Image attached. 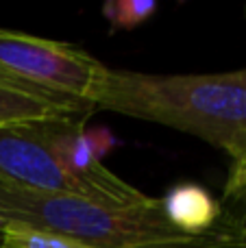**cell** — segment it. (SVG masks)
<instances>
[{"instance_id": "1", "label": "cell", "mask_w": 246, "mask_h": 248, "mask_svg": "<svg viewBox=\"0 0 246 248\" xmlns=\"http://www.w3.org/2000/svg\"><path fill=\"white\" fill-rule=\"evenodd\" d=\"M94 109L157 122L246 163V68L218 74H146L105 70Z\"/></svg>"}, {"instance_id": "2", "label": "cell", "mask_w": 246, "mask_h": 248, "mask_svg": "<svg viewBox=\"0 0 246 248\" xmlns=\"http://www.w3.org/2000/svg\"><path fill=\"white\" fill-rule=\"evenodd\" d=\"M20 222L74 237L92 248H246V214L227 211L203 235L181 233L161 198L107 207L77 196L39 194L0 181V227Z\"/></svg>"}, {"instance_id": "3", "label": "cell", "mask_w": 246, "mask_h": 248, "mask_svg": "<svg viewBox=\"0 0 246 248\" xmlns=\"http://www.w3.org/2000/svg\"><path fill=\"white\" fill-rule=\"evenodd\" d=\"M105 70L107 65L74 44L0 29V74L35 90L94 107Z\"/></svg>"}, {"instance_id": "4", "label": "cell", "mask_w": 246, "mask_h": 248, "mask_svg": "<svg viewBox=\"0 0 246 248\" xmlns=\"http://www.w3.org/2000/svg\"><path fill=\"white\" fill-rule=\"evenodd\" d=\"M42 133L57 161L85 189L87 201L107 207H131L148 198L103 163L105 150L111 144L109 133L87 131L85 120L42 122Z\"/></svg>"}, {"instance_id": "5", "label": "cell", "mask_w": 246, "mask_h": 248, "mask_svg": "<svg viewBox=\"0 0 246 248\" xmlns=\"http://www.w3.org/2000/svg\"><path fill=\"white\" fill-rule=\"evenodd\" d=\"M94 107L65 96L48 94L0 74V128L52 120H87Z\"/></svg>"}, {"instance_id": "6", "label": "cell", "mask_w": 246, "mask_h": 248, "mask_svg": "<svg viewBox=\"0 0 246 248\" xmlns=\"http://www.w3.org/2000/svg\"><path fill=\"white\" fill-rule=\"evenodd\" d=\"M164 214L185 235H203L220 222L225 207L199 183H179L161 196Z\"/></svg>"}, {"instance_id": "7", "label": "cell", "mask_w": 246, "mask_h": 248, "mask_svg": "<svg viewBox=\"0 0 246 248\" xmlns=\"http://www.w3.org/2000/svg\"><path fill=\"white\" fill-rule=\"evenodd\" d=\"M0 248H92L74 237L44 231L20 222H4L0 227Z\"/></svg>"}, {"instance_id": "8", "label": "cell", "mask_w": 246, "mask_h": 248, "mask_svg": "<svg viewBox=\"0 0 246 248\" xmlns=\"http://www.w3.org/2000/svg\"><path fill=\"white\" fill-rule=\"evenodd\" d=\"M157 11L159 4L153 0H109L103 4V17L111 24V31H133Z\"/></svg>"}, {"instance_id": "9", "label": "cell", "mask_w": 246, "mask_h": 248, "mask_svg": "<svg viewBox=\"0 0 246 248\" xmlns=\"http://www.w3.org/2000/svg\"><path fill=\"white\" fill-rule=\"evenodd\" d=\"M227 196L246 201V163L231 168V176L229 183H227Z\"/></svg>"}, {"instance_id": "10", "label": "cell", "mask_w": 246, "mask_h": 248, "mask_svg": "<svg viewBox=\"0 0 246 248\" xmlns=\"http://www.w3.org/2000/svg\"><path fill=\"white\" fill-rule=\"evenodd\" d=\"M244 13H246V9H244Z\"/></svg>"}]
</instances>
